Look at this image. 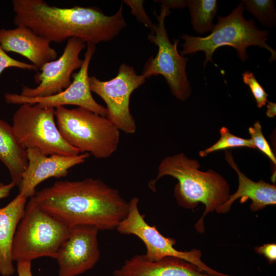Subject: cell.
<instances>
[{"label": "cell", "instance_id": "13", "mask_svg": "<svg viewBox=\"0 0 276 276\" xmlns=\"http://www.w3.org/2000/svg\"><path fill=\"white\" fill-rule=\"evenodd\" d=\"M98 232L96 227L90 225L70 228L57 253L58 276H77L95 266L100 256Z\"/></svg>", "mask_w": 276, "mask_h": 276}, {"label": "cell", "instance_id": "30", "mask_svg": "<svg viewBox=\"0 0 276 276\" xmlns=\"http://www.w3.org/2000/svg\"><path fill=\"white\" fill-rule=\"evenodd\" d=\"M15 187L12 181L6 184L0 182V199L7 197Z\"/></svg>", "mask_w": 276, "mask_h": 276}, {"label": "cell", "instance_id": "23", "mask_svg": "<svg viewBox=\"0 0 276 276\" xmlns=\"http://www.w3.org/2000/svg\"><path fill=\"white\" fill-rule=\"evenodd\" d=\"M248 132L251 137L250 139L255 148H258L261 152L266 155L275 165L276 158L275 155L263 134L260 122L257 121L253 126L249 127Z\"/></svg>", "mask_w": 276, "mask_h": 276}, {"label": "cell", "instance_id": "6", "mask_svg": "<svg viewBox=\"0 0 276 276\" xmlns=\"http://www.w3.org/2000/svg\"><path fill=\"white\" fill-rule=\"evenodd\" d=\"M70 230V227L40 209L30 198L14 235L13 261L31 262L43 257L56 259Z\"/></svg>", "mask_w": 276, "mask_h": 276}, {"label": "cell", "instance_id": "29", "mask_svg": "<svg viewBox=\"0 0 276 276\" xmlns=\"http://www.w3.org/2000/svg\"><path fill=\"white\" fill-rule=\"evenodd\" d=\"M154 2L160 3L162 5L168 7L169 9L170 8H183L187 6V1L183 0H163Z\"/></svg>", "mask_w": 276, "mask_h": 276}, {"label": "cell", "instance_id": "27", "mask_svg": "<svg viewBox=\"0 0 276 276\" xmlns=\"http://www.w3.org/2000/svg\"><path fill=\"white\" fill-rule=\"evenodd\" d=\"M255 251L263 255L268 260L269 264L276 261V244L266 243L255 248Z\"/></svg>", "mask_w": 276, "mask_h": 276}, {"label": "cell", "instance_id": "24", "mask_svg": "<svg viewBox=\"0 0 276 276\" xmlns=\"http://www.w3.org/2000/svg\"><path fill=\"white\" fill-rule=\"evenodd\" d=\"M242 78L244 83L249 86L256 100L257 107L261 108L265 106L268 102V94L255 75L251 72L246 71L242 74Z\"/></svg>", "mask_w": 276, "mask_h": 276}, {"label": "cell", "instance_id": "5", "mask_svg": "<svg viewBox=\"0 0 276 276\" xmlns=\"http://www.w3.org/2000/svg\"><path fill=\"white\" fill-rule=\"evenodd\" d=\"M57 128L64 140L80 153L107 158L117 150L120 130L106 117L84 108H55Z\"/></svg>", "mask_w": 276, "mask_h": 276}, {"label": "cell", "instance_id": "11", "mask_svg": "<svg viewBox=\"0 0 276 276\" xmlns=\"http://www.w3.org/2000/svg\"><path fill=\"white\" fill-rule=\"evenodd\" d=\"M96 50L95 44L86 43V50L81 67L78 73L73 74V79L70 86L61 93L49 97L38 98H28L16 93H6L4 96L5 101L10 104H38L44 107L54 108L65 105H76L106 117V108L94 99L90 87L88 68Z\"/></svg>", "mask_w": 276, "mask_h": 276}, {"label": "cell", "instance_id": "28", "mask_svg": "<svg viewBox=\"0 0 276 276\" xmlns=\"http://www.w3.org/2000/svg\"><path fill=\"white\" fill-rule=\"evenodd\" d=\"M18 276H33L31 262L27 261L17 262Z\"/></svg>", "mask_w": 276, "mask_h": 276}, {"label": "cell", "instance_id": "26", "mask_svg": "<svg viewBox=\"0 0 276 276\" xmlns=\"http://www.w3.org/2000/svg\"><path fill=\"white\" fill-rule=\"evenodd\" d=\"M11 67L38 71V68L32 64L17 60L9 56L0 43V76L5 69Z\"/></svg>", "mask_w": 276, "mask_h": 276}, {"label": "cell", "instance_id": "18", "mask_svg": "<svg viewBox=\"0 0 276 276\" xmlns=\"http://www.w3.org/2000/svg\"><path fill=\"white\" fill-rule=\"evenodd\" d=\"M27 198L19 193L7 205L0 208V274L11 276L15 272L12 245L15 232L22 218Z\"/></svg>", "mask_w": 276, "mask_h": 276}, {"label": "cell", "instance_id": "7", "mask_svg": "<svg viewBox=\"0 0 276 276\" xmlns=\"http://www.w3.org/2000/svg\"><path fill=\"white\" fill-rule=\"evenodd\" d=\"M12 127L18 143L26 150L37 148L47 155L80 153L61 135L55 122L54 108L21 104L13 114Z\"/></svg>", "mask_w": 276, "mask_h": 276}, {"label": "cell", "instance_id": "1", "mask_svg": "<svg viewBox=\"0 0 276 276\" xmlns=\"http://www.w3.org/2000/svg\"><path fill=\"white\" fill-rule=\"evenodd\" d=\"M30 198L70 228L90 225L99 230L116 229L128 212V202L118 190L98 179L57 181Z\"/></svg>", "mask_w": 276, "mask_h": 276}, {"label": "cell", "instance_id": "10", "mask_svg": "<svg viewBox=\"0 0 276 276\" xmlns=\"http://www.w3.org/2000/svg\"><path fill=\"white\" fill-rule=\"evenodd\" d=\"M146 80L142 75H137L133 67L125 63L119 66L117 75L109 81H101L95 76L89 77L91 91L106 104V117L119 130L127 134L134 133L136 130L130 111V96Z\"/></svg>", "mask_w": 276, "mask_h": 276}, {"label": "cell", "instance_id": "9", "mask_svg": "<svg viewBox=\"0 0 276 276\" xmlns=\"http://www.w3.org/2000/svg\"><path fill=\"white\" fill-rule=\"evenodd\" d=\"M139 199L134 197L128 202V212L116 228L122 234L133 235L140 238L146 248L145 256L151 261L166 257L177 258L197 266L201 270L215 276H234L223 273L210 267L201 260L202 254L198 249L180 251L174 247L176 240L162 235L155 226L148 224L139 209Z\"/></svg>", "mask_w": 276, "mask_h": 276}, {"label": "cell", "instance_id": "25", "mask_svg": "<svg viewBox=\"0 0 276 276\" xmlns=\"http://www.w3.org/2000/svg\"><path fill=\"white\" fill-rule=\"evenodd\" d=\"M124 2L131 8V14L136 17L139 22L152 32L155 24H153L145 12L144 8V1L125 0Z\"/></svg>", "mask_w": 276, "mask_h": 276}, {"label": "cell", "instance_id": "12", "mask_svg": "<svg viewBox=\"0 0 276 276\" xmlns=\"http://www.w3.org/2000/svg\"><path fill=\"white\" fill-rule=\"evenodd\" d=\"M86 43L76 38H70L61 56L45 63L36 72L35 87H22L19 95L28 98L45 97L60 93L71 84L73 72L80 69L83 59L79 57Z\"/></svg>", "mask_w": 276, "mask_h": 276}, {"label": "cell", "instance_id": "20", "mask_svg": "<svg viewBox=\"0 0 276 276\" xmlns=\"http://www.w3.org/2000/svg\"><path fill=\"white\" fill-rule=\"evenodd\" d=\"M191 15L192 27L197 33L203 34L212 32L215 25L213 20L217 12L218 5L216 0L187 1Z\"/></svg>", "mask_w": 276, "mask_h": 276}, {"label": "cell", "instance_id": "4", "mask_svg": "<svg viewBox=\"0 0 276 276\" xmlns=\"http://www.w3.org/2000/svg\"><path fill=\"white\" fill-rule=\"evenodd\" d=\"M245 10L243 5L240 3L228 15L217 16L218 23L208 36L201 37L182 34L180 38L184 42L181 55L203 51L205 55L203 62L205 67L209 61L213 62L212 56L219 47L228 45L234 48L239 59L245 62L248 59L247 48L249 46H258L269 51L271 56L269 61H274L276 59V52L266 42L268 30H260L252 19L246 20L243 16Z\"/></svg>", "mask_w": 276, "mask_h": 276}, {"label": "cell", "instance_id": "3", "mask_svg": "<svg viewBox=\"0 0 276 276\" xmlns=\"http://www.w3.org/2000/svg\"><path fill=\"white\" fill-rule=\"evenodd\" d=\"M199 162L188 158L182 153L164 158L159 164L156 178L149 183L155 191V184L161 177L170 176L178 180L174 195L179 205L194 209L199 202L205 205L204 213L195 225L200 233L204 232L203 220L209 213L216 211L230 195L229 186L226 179L213 170H199Z\"/></svg>", "mask_w": 276, "mask_h": 276}, {"label": "cell", "instance_id": "16", "mask_svg": "<svg viewBox=\"0 0 276 276\" xmlns=\"http://www.w3.org/2000/svg\"><path fill=\"white\" fill-rule=\"evenodd\" d=\"M113 276H215L195 265L175 257L158 261L148 259L144 255H136L126 260L113 272Z\"/></svg>", "mask_w": 276, "mask_h": 276}, {"label": "cell", "instance_id": "8", "mask_svg": "<svg viewBox=\"0 0 276 276\" xmlns=\"http://www.w3.org/2000/svg\"><path fill=\"white\" fill-rule=\"evenodd\" d=\"M170 13L169 9L161 5L160 14H154L157 20L153 31L147 37L148 40L158 47L155 57L147 60L142 75L146 79L160 75L166 79L171 94L178 100L184 101L191 95V88L186 73L188 58L179 54L178 39L172 43L168 37L165 26L166 17Z\"/></svg>", "mask_w": 276, "mask_h": 276}, {"label": "cell", "instance_id": "22", "mask_svg": "<svg viewBox=\"0 0 276 276\" xmlns=\"http://www.w3.org/2000/svg\"><path fill=\"white\" fill-rule=\"evenodd\" d=\"M220 137L215 144L210 147L200 151L199 155L201 157L207 156L209 154L222 150L235 147H248L256 149L251 140L243 139L236 136L225 127L220 129Z\"/></svg>", "mask_w": 276, "mask_h": 276}, {"label": "cell", "instance_id": "2", "mask_svg": "<svg viewBox=\"0 0 276 276\" xmlns=\"http://www.w3.org/2000/svg\"><path fill=\"white\" fill-rule=\"evenodd\" d=\"M14 24L25 26L51 42L76 38L86 43L109 41L126 27L123 3L113 15L95 7L61 8L43 0H13Z\"/></svg>", "mask_w": 276, "mask_h": 276}, {"label": "cell", "instance_id": "31", "mask_svg": "<svg viewBox=\"0 0 276 276\" xmlns=\"http://www.w3.org/2000/svg\"><path fill=\"white\" fill-rule=\"evenodd\" d=\"M266 115L269 118H273L276 115V104L272 102H267Z\"/></svg>", "mask_w": 276, "mask_h": 276}, {"label": "cell", "instance_id": "17", "mask_svg": "<svg viewBox=\"0 0 276 276\" xmlns=\"http://www.w3.org/2000/svg\"><path fill=\"white\" fill-rule=\"evenodd\" d=\"M225 159L237 173L239 185L237 191L230 195L227 200L216 210L218 213H227L233 202L239 198L241 203H244L248 199L251 200L249 208L252 212L262 210L267 205L276 204L275 183L270 184L262 180L255 182L248 178L240 170L232 152L229 150L225 151Z\"/></svg>", "mask_w": 276, "mask_h": 276}, {"label": "cell", "instance_id": "19", "mask_svg": "<svg viewBox=\"0 0 276 276\" xmlns=\"http://www.w3.org/2000/svg\"><path fill=\"white\" fill-rule=\"evenodd\" d=\"M0 161L8 170L11 181L18 188L28 165L27 150L18 143L12 125L1 118Z\"/></svg>", "mask_w": 276, "mask_h": 276}, {"label": "cell", "instance_id": "14", "mask_svg": "<svg viewBox=\"0 0 276 276\" xmlns=\"http://www.w3.org/2000/svg\"><path fill=\"white\" fill-rule=\"evenodd\" d=\"M27 167L22 175L19 194L26 198L33 197L36 188L43 181L51 177L66 176L71 168L83 163L90 154L87 153L65 156H50L37 148L27 149Z\"/></svg>", "mask_w": 276, "mask_h": 276}, {"label": "cell", "instance_id": "21", "mask_svg": "<svg viewBox=\"0 0 276 276\" xmlns=\"http://www.w3.org/2000/svg\"><path fill=\"white\" fill-rule=\"evenodd\" d=\"M245 8L265 27H274L276 12L272 0H242Z\"/></svg>", "mask_w": 276, "mask_h": 276}, {"label": "cell", "instance_id": "15", "mask_svg": "<svg viewBox=\"0 0 276 276\" xmlns=\"http://www.w3.org/2000/svg\"><path fill=\"white\" fill-rule=\"evenodd\" d=\"M0 43L6 52H14L27 58L39 70L57 57L51 42L25 26L13 29H0Z\"/></svg>", "mask_w": 276, "mask_h": 276}]
</instances>
